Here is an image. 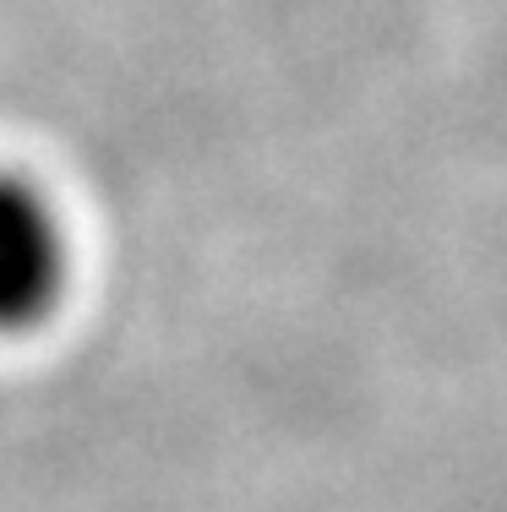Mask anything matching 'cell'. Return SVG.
Returning <instances> with one entry per match:
<instances>
[{"mask_svg": "<svg viewBox=\"0 0 507 512\" xmlns=\"http://www.w3.org/2000/svg\"><path fill=\"white\" fill-rule=\"evenodd\" d=\"M77 235L66 207L28 169H0V338H33L66 311Z\"/></svg>", "mask_w": 507, "mask_h": 512, "instance_id": "1", "label": "cell"}]
</instances>
